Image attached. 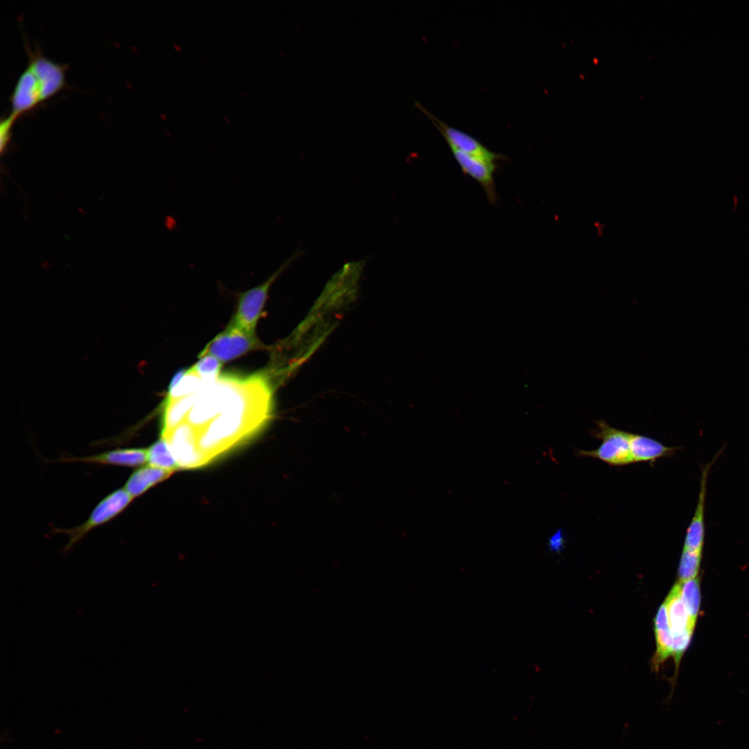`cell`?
Instances as JSON below:
<instances>
[{"instance_id":"6da1fadb","label":"cell","mask_w":749,"mask_h":749,"mask_svg":"<svg viewBox=\"0 0 749 749\" xmlns=\"http://www.w3.org/2000/svg\"><path fill=\"white\" fill-rule=\"evenodd\" d=\"M273 388L266 375L221 374L197 392L166 401L160 437L178 467H206L258 436L273 412Z\"/></svg>"},{"instance_id":"7a4b0ae2","label":"cell","mask_w":749,"mask_h":749,"mask_svg":"<svg viewBox=\"0 0 749 749\" xmlns=\"http://www.w3.org/2000/svg\"><path fill=\"white\" fill-rule=\"evenodd\" d=\"M28 63L10 96V114L17 119L66 87V64L45 57L39 49H26Z\"/></svg>"},{"instance_id":"3957f363","label":"cell","mask_w":749,"mask_h":749,"mask_svg":"<svg viewBox=\"0 0 749 749\" xmlns=\"http://www.w3.org/2000/svg\"><path fill=\"white\" fill-rule=\"evenodd\" d=\"M300 255V252H296L263 283L239 294L237 309L230 326L247 334H255L271 285Z\"/></svg>"},{"instance_id":"277c9868","label":"cell","mask_w":749,"mask_h":749,"mask_svg":"<svg viewBox=\"0 0 749 749\" xmlns=\"http://www.w3.org/2000/svg\"><path fill=\"white\" fill-rule=\"evenodd\" d=\"M134 499L123 488H119L105 497L92 510L88 518L80 525L67 529H56L66 534L69 540L62 549L68 553L74 546L95 528L111 521L121 514Z\"/></svg>"},{"instance_id":"5b68a950","label":"cell","mask_w":749,"mask_h":749,"mask_svg":"<svg viewBox=\"0 0 749 749\" xmlns=\"http://www.w3.org/2000/svg\"><path fill=\"white\" fill-rule=\"evenodd\" d=\"M594 436L601 440V445L594 450H578L580 456L599 459L611 466H622L632 462L630 433L613 428L604 421H598Z\"/></svg>"},{"instance_id":"8992f818","label":"cell","mask_w":749,"mask_h":749,"mask_svg":"<svg viewBox=\"0 0 749 749\" xmlns=\"http://www.w3.org/2000/svg\"><path fill=\"white\" fill-rule=\"evenodd\" d=\"M261 347V343L255 334H247L229 325L207 343L199 356L212 355L223 363L232 361Z\"/></svg>"},{"instance_id":"52a82bcc","label":"cell","mask_w":749,"mask_h":749,"mask_svg":"<svg viewBox=\"0 0 749 749\" xmlns=\"http://www.w3.org/2000/svg\"><path fill=\"white\" fill-rule=\"evenodd\" d=\"M416 105L431 119L451 150H456L490 162L498 163L508 160L507 156L490 150L473 136L445 123L418 103Z\"/></svg>"},{"instance_id":"ba28073f","label":"cell","mask_w":749,"mask_h":749,"mask_svg":"<svg viewBox=\"0 0 749 749\" xmlns=\"http://www.w3.org/2000/svg\"><path fill=\"white\" fill-rule=\"evenodd\" d=\"M452 154L465 175L476 180L483 189L488 202L494 205L498 200L494 174L499 169V164L451 150Z\"/></svg>"},{"instance_id":"9c48e42d","label":"cell","mask_w":749,"mask_h":749,"mask_svg":"<svg viewBox=\"0 0 749 749\" xmlns=\"http://www.w3.org/2000/svg\"><path fill=\"white\" fill-rule=\"evenodd\" d=\"M67 461L82 462L126 467H139L148 462L147 449L121 448L101 454L66 459Z\"/></svg>"},{"instance_id":"30bf717a","label":"cell","mask_w":749,"mask_h":749,"mask_svg":"<svg viewBox=\"0 0 749 749\" xmlns=\"http://www.w3.org/2000/svg\"><path fill=\"white\" fill-rule=\"evenodd\" d=\"M632 462H654L673 455L678 447H668L651 438L635 433L629 435Z\"/></svg>"},{"instance_id":"8fae6325","label":"cell","mask_w":749,"mask_h":749,"mask_svg":"<svg viewBox=\"0 0 749 749\" xmlns=\"http://www.w3.org/2000/svg\"><path fill=\"white\" fill-rule=\"evenodd\" d=\"M171 472L150 466H141L135 470L126 481L123 488L135 499L152 487L169 478Z\"/></svg>"},{"instance_id":"7c38bea8","label":"cell","mask_w":749,"mask_h":749,"mask_svg":"<svg viewBox=\"0 0 749 749\" xmlns=\"http://www.w3.org/2000/svg\"><path fill=\"white\" fill-rule=\"evenodd\" d=\"M664 603L671 632L681 634L687 631L693 632L695 626L692 624L682 602L680 582L673 587Z\"/></svg>"},{"instance_id":"4fadbf2b","label":"cell","mask_w":749,"mask_h":749,"mask_svg":"<svg viewBox=\"0 0 749 749\" xmlns=\"http://www.w3.org/2000/svg\"><path fill=\"white\" fill-rule=\"evenodd\" d=\"M655 634L657 650L653 660V666L657 670L660 665L668 657L671 656L672 632L665 603L660 607L657 612L655 619Z\"/></svg>"},{"instance_id":"5bb4252c","label":"cell","mask_w":749,"mask_h":749,"mask_svg":"<svg viewBox=\"0 0 749 749\" xmlns=\"http://www.w3.org/2000/svg\"><path fill=\"white\" fill-rule=\"evenodd\" d=\"M147 449L148 464L173 472L180 470L166 442L160 438Z\"/></svg>"},{"instance_id":"9a60e30c","label":"cell","mask_w":749,"mask_h":749,"mask_svg":"<svg viewBox=\"0 0 749 749\" xmlns=\"http://www.w3.org/2000/svg\"><path fill=\"white\" fill-rule=\"evenodd\" d=\"M680 583V594L694 626L696 622L700 604V592L698 578H694Z\"/></svg>"},{"instance_id":"2e32d148","label":"cell","mask_w":749,"mask_h":749,"mask_svg":"<svg viewBox=\"0 0 749 749\" xmlns=\"http://www.w3.org/2000/svg\"><path fill=\"white\" fill-rule=\"evenodd\" d=\"M702 551L682 550L680 558L678 577L680 582L695 578L699 571Z\"/></svg>"},{"instance_id":"e0dca14e","label":"cell","mask_w":749,"mask_h":749,"mask_svg":"<svg viewBox=\"0 0 749 749\" xmlns=\"http://www.w3.org/2000/svg\"><path fill=\"white\" fill-rule=\"evenodd\" d=\"M199 357L191 368L205 381H216L221 375L222 362L209 354Z\"/></svg>"},{"instance_id":"ac0fdd59","label":"cell","mask_w":749,"mask_h":749,"mask_svg":"<svg viewBox=\"0 0 749 749\" xmlns=\"http://www.w3.org/2000/svg\"><path fill=\"white\" fill-rule=\"evenodd\" d=\"M17 119L10 113L2 117L0 121V150L2 153L6 148L11 137V130Z\"/></svg>"},{"instance_id":"d6986e66","label":"cell","mask_w":749,"mask_h":749,"mask_svg":"<svg viewBox=\"0 0 749 749\" xmlns=\"http://www.w3.org/2000/svg\"><path fill=\"white\" fill-rule=\"evenodd\" d=\"M562 537L559 533L555 534L549 540V546L553 550H558L562 544Z\"/></svg>"}]
</instances>
